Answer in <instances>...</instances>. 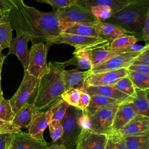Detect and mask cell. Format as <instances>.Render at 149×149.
Returning a JSON list of instances; mask_svg holds the SVG:
<instances>
[{
	"mask_svg": "<svg viewBox=\"0 0 149 149\" xmlns=\"http://www.w3.org/2000/svg\"><path fill=\"white\" fill-rule=\"evenodd\" d=\"M76 1V0H75V1Z\"/></svg>",
	"mask_w": 149,
	"mask_h": 149,
	"instance_id": "55",
	"label": "cell"
},
{
	"mask_svg": "<svg viewBox=\"0 0 149 149\" xmlns=\"http://www.w3.org/2000/svg\"><path fill=\"white\" fill-rule=\"evenodd\" d=\"M1 73H2V70L0 71V101L2 100V99H3V92L2 90V88H1Z\"/></svg>",
	"mask_w": 149,
	"mask_h": 149,
	"instance_id": "49",
	"label": "cell"
},
{
	"mask_svg": "<svg viewBox=\"0 0 149 149\" xmlns=\"http://www.w3.org/2000/svg\"><path fill=\"white\" fill-rule=\"evenodd\" d=\"M82 111L78 108L69 106L65 116L61 121L63 133L61 139L56 144H63L66 149H73L81 130L78 119Z\"/></svg>",
	"mask_w": 149,
	"mask_h": 149,
	"instance_id": "4",
	"label": "cell"
},
{
	"mask_svg": "<svg viewBox=\"0 0 149 149\" xmlns=\"http://www.w3.org/2000/svg\"><path fill=\"white\" fill-rule=\"evenodd\" d=\"M75 149H79V148H77V147H76V148H75Z\"/></svg>",
	"mask_w": 149,
	"mask_h": 149,
	"instance_id": "53",
	"label": "cell"
},
{
	"mask_svg": "<svg viewBox=\"0 0 149 149\" xmlns=\"http://www.w3.org/2000/svg\"><path fill=\"white\" fill-rule=\"evenodd\" d=\"M51 120V117L48 110L45 112H39L28 126V133L37 140L45 141L44 132Z\"/></svg>",
	"mask_w": 149,
	"mask_h": 149,
	"instance_id": "20",
	"label": "cell"
},
{
	"mask_svg": "<svg viewBox=\"0 0 149 149\" xmlns=\"http://www.w3.org/2000/svg\"><path fill=\"white\" fill-rule=\"evenodd\" d=\"M89 9L93 16L99 21L104 22L108 19L113 14L111 8L107 6H94Z\"/></svg>",
	"mask_w": 149,
	"mask_h": 149,
	"instance_id": "34",
	"label": "cell"
},
{
	"mask_svg": "<svg viewBox=\"0 0 149 149\" xmlns=\"http://www.w3.org/2000/svg\"><path fill=\"white\" fill-rule=\"evenodd\" d=\"M13 6L12 3L9 0H0V16L8 17Z\"/></svg>",
	"mask_w": 149,
	"mask_h": 149,
	"instance_id": "42",
	"label": "cell"
},
{
	"mask_svg": "<svg viewBox=\"0 0 149 149\" xmlns=\"http://www.w3.org/2000/svg\"><path fill=\"white\" fill-rule=\"evenodd\" d=\"M13 30L26 31L31 37L33 44L46 42L49 47L51 42L63 31L54 12H45L22 3L13 6L9 15Z\"/></svg>",
	"mask_w": 149,
	"mask_h": 149,
	"instance_id": "1",
	"label": "cell"
},
{
	"mask_svg": "<svg viewBox=\"0 0 149 149\" xmlns=\"http://www.w3.org/2000/svg\"><path fill=\"white\" fill-rule=\"evenodd\" d=\"M2 49L0 45V63H3V62L6 58V57L7 56V55H3L2 53Z\"/></svg>",
	"mask_w": 149,
	"mask_h": 149,
	"instance_id": "48",
	"label": "cell"
},
{
	"mask_svg": "<svg viewBox=\"0 0 149 149\" xmlns=\"http://www.w3.org/2000/svg\"><path fill=\"white\" fill-rule=\"evenodd\" d=\"M45 149H66L65 147L63 144H52L49 147H47Z\"/></svg>",
	"mask_w": 149,
	"mask_h": 149,
	"instance_id": "47",
	"label": "cell"
},
{
	"mask_svg": "<svg viewBox=\"0 0 149 149\" xmlns=\"http://www.w3.org/2000/svg\"><path fill=\"white\" fill-rule=\"evenodd\" d=\"M79 48L84 49L87 52L93 68L104 63L109 58L115 55L122 53L119 50L111 49L110 42L107 40H102Z\"/></svg>",
	"mask_w": 149,
	"mask_h": 149,
	"instance_id": "10",
	"label": "cell"
},
{
	"mask_svg": "<svg viewBox=\"0 0 149 149\" xmlns=\"http://www.w3.org/2000/svg\"><path fill=\"white\" fill-rule=\"evenodd\" d=\"M133 63L149 65V48L140 52L135 58Z\"/></svg>",
	"mask_w": 149,
	"mask_h": 149,
	"instance_id": "44",
	"label": "cell"
},
{
	"mask_svg": "<svg viewBox=\"0 0 149 149\" xmlns=\"http://www.w3.org/2000/svg\"><path fill=\"white\" fill-rule=\"evenodd\" d=\"M13 133L0 134V149H9Z\"/></svg>",
	"mask_w": 149,
	"mask_h": 149,
	"instance_id": "43",
	"label": "cell"
},
{
	"mask_svg": "<svg viewBox=\"0 0 149 149\" xmlns=\"http://www.w3.org/2000/svg\"><path fill=\"white\" fill-rule=\"evenodd\" d=\"M62 33L85 37L100 38L95 22L69 24L65 27Z\"/></svg>",
	"mask_w": 149,
	"mask_h": 149,
	"instance_id": "23",
	"label": "cell"
},
{
	"mask_svg": "<svg viewBox=\"0 0 149 149\" xmlns=\"http://www.w3.org/2000/svg\"><path fill=\"white\" fill-rule=\"evenodd\" d=\"M95 24L99 32L100 37L110 42L120 36L130 34L125 29L115 24L97 20Z\"/></svg>",
	"mask_w": 149,
	"mask_h": 149,
	"instance_id": "22",
	"label": "cell"
},
{
	"mask_svg": "<svg viewBox=\"0 0 149 149\" xmlns=\"http://www.w3.org/2000/svg\"><path fill=\"white\" fill-rule=\"evenodd\" d=\"M140 52H125L115 55L90 70L91 73H95L124 68L127 69Z\"/></svg>",
	"mask_w": 149,
	"mask_h": 149,
	"instance_id": "11",
	"label": "cell"
},
{
	"mask_svg": "<svg viewBox=\"0 0 149 149\" xmlns=\"http://www.w3.org/2000/svg\"><path fill=\"white\" fill-rule=\"evenodd\" d=\"M138 149H149V142L146 143L145 144H144Z\"/></svg>",
	"mask_w": 149,
	"mask_h": 149,
	"instance_id": "50",
	"label": "cell"
},
{
	"mask_svg": "<svg viewBox=\"0 0 149 149\" xmlns=\"http://www.w3.org/2000/svg\"><path fill=\"white\" fill-rule=\"evenodd\" d=\"M105 149H109V147H108V146H107V144H106V147H105Z\"/></svg>",
	"mask_w": 149,
	"mask_h": 149,
	"instance_id": "52",
	"label": "cell"
},
{
	"mask_svg": "<svg viewBox=\"0 0 149 149\" xmlns=\"http://www.w3.org/2000/svg\"><path fill=\"white\" fill-rule=\"evenodd\" d=\"M81 90L88 94L90 96L93 95H100L117 100L120 102L130 101L132 98L112 86H87Z\"/></svg>",
	"mask_w": 149,
	"mask_h": 149,
	"instance_id": "18",
	"label": "cell"
},
{
	"mask_svg": "<svg viewBox=\"0 0 149 149\" xmlns=\"http://www.w3.org/2000/svg\"><path fill=\"white\" fill-rule=\"evenodd\" d=\"M108 136L81 129L76 147L79 149H105Z\"/></svg>",
	"mask_w": 149,
	"mask_h": 149,
	"instance_id": "13",
	"label": "cell"
},
{
	"mask_svg": "<svg viewBox=\"0 0 149 149\" xmlns=\"http://www.w3.org/2000/svg\"><path fill=\"white\" fill-rule=\"evenodd\" d=\"M107 144L109 149H127L123 137L116 133L108 136Z\"/></svg>",
	"mask_w": 149,
	"mask_h": 149,
	"instance_id": "37",
	"label": "cell"
},
{
	"mask_svg": "<svg viewBox=\"0 0 149 149\" xmlns=\"http://www.w3.org/2000/svg\"><path fill=\"white\" fill-rule=\"evenodd\" d=\"M133 0H76L78 4L88 8L94 6H107L111 8L113 13L123 8Z\"/></svg>",
	"mask_w": 149,
	"mask_h": 149,
	"instance_id": "24",
	"label": "cell"
},
{
	"mask_svg": "<svg viewBox=\"0 0 149 149\" xmlns=\"http://www.w3.org/2000/svg\"><path fill=\"white\" fill-rule=\"evenodd\" d=\"M127 70L141 72L143 73L149 74V65L132 63L127 68Z\"/></svg>",
	"mask_w": 149,
	"mask_h": 149,
	"instance_id": "45",
	"label": "cell"
},
{
	"mask_svg": "<svg viewBox=\"0 0 149 149\" xmlns=\"http://www.w3.org/2000/svg\"><path fill=\"white\" fill-rule=\"evenodd\" d=\"M47 146L45 141L37 140L22 131L13 133L10 143L11 149H45Z\"/></svg>",
	"mask_w": 149,
	"mask_h": 149,
	"instance_id": "17",
	"label": "cell"
},
{
	"mask_svg": "<svg viewBox=\"0 0 149 149\" xmlns=\"http://www.w3.org/2000/svg\"><path fill=\"white\" fill-rule=\"evenodd\" d=\"M40 112L33 104H25L15 115L12 122L19 128L28 127L36 115Z\"/></svg>",
	"mask_w": 149,
	"mask_h": 149,
	"instance_id": "21",
	"label": "cell"
},
{
	"mask_svg": "<svg viewBox=\"0 0 149 149\" xmlns=\"http://www.w3.org/2000/svg\"><path fill=\"white\" fill-rule=\"evenodd\" d=\"M120 103V102L113 99L100 95H91L90 103L85 111L89 116H91L101 108L116 107L118 106Z\"/></svg>",
	"mask_w": 149,
	"mask_h": 149,
	"instance_id": "27",
	"label": "cell"
},
{
	"mask_svg": "<svg viewBox=\"0 0 149 149\" xmlns=\"http://www.w3.org/2000/svg\"><path fill=\"white\" fill-rule=\"evenodd\" d=\"M53 12L62 26L63 30L69 24L95 23L97 21L89 8L84 7L76 2L66 7L54 9Z\"/></svg>",
	"mask_w": 149,
	"mask_h": 149,
	"instance_id": "5",
	"label": "cell"
},
{
	"mask_svg": "<svg viewBox=\"0 0 149 149\" xmlns=\"http://www.w3.org/2000/svg\"><path fill=\"white\" fill-rule=\"evenodd\" d=\"M141 40L146 42V44H148L149 41V15L147 16L144 24L141 33Z\"/></svg>",
	"mask_w": 149,
	"mask_h": 149,
	"instance_id": "46",
	"label": "cell"
},
{
	"mask_svg": "<svg viewBox=\"0 0 149 149\" xmlns=\"http://www.w3.org/2000/svg\"><path fill=\"white\" fill-rule=\"evenodd\" d=\"M102 40H104L101 38L85 37L77 34L62 33L58 37L54 38L51 42L50 44L52 45L53 44H65L73 46L75 49H77L95 44Z\"/></svg>",
	"mask_w": 149,
	"mask_h": 149,
	"instance_id": "16",
	"label": "cell"
},
{
	"mask_svg": "<svg viewBox=\"0 0 149 149\" xmlns=\"http://www.w3.org/2000/svg\"><path fill=\"white\" fill-rule=\"evenodd\" d=\"M9 149H11V148H10H10H9Z\"/></svg>",
	"mask_w": 149,
	"mask_h": 149,
	"instance_id": "54",
	"label": "cell"
},
{
	"mask_svg": "<svg viewBox=\"0 0 149 149\" xmlns=\"http://www.w3.org/2000/svg\"><path fill=\"white\" fill-rule=\"evenodd\" d=\"M15 113L13 112L9 100L5 98L0 101V119L12 122Z\"/></svg>",
	"mask_w": 149,
	"mask_h": 149,
	"instance_id": "36",
	"label": "cell"
},
{
	"mask_svg": "<svg viewBox=\"0 0 149 149\" xmlns=\"http://www.w3.org/2000/svg\"><path fill=\"white\" fill-rule=\"evenodd\" d=\"M127 149H138L149 142V134L146 136H131L123 137Z\"/></svg>",
	"mask_w": 149,
	"mask_h": 149,
	"instance_id": "33",
	"label": "cell"
},
{
	"mask_svg": "<svg viewBox=\"0 0 149 149\" xmlns=\"http://www.w3.org/2000/svg\"><path fill=\"white\" fill-rule=\"evenodd\" d=\"M13 30L9 20V16L0 19V45L2 49L9 47L13 38Z\"/></svg>",
	"mask_w": 149,
	"mask_h": 149,
	"instance_id": "28",
	"label": "cell"
},
{
	"mask_svg": "<svg viewBox=\"0 0 149 149\" xmlns=\"http://www.w3.org/2000/svg\"><path fill=\"white\" fill-rule=\"evenodd\" d=\"M52 104V106L48 109L51 115V120H55L61 122L69 105L61 98L55 101Z\"/></svg>",
	"mask_w": 149,
	"mask_h": 149,
	"instance_id": "29",
	"label": "cell"
},
{
	"mask_svg": "<svg viewBox=\"0 0 149 149\" xmlns=\"http://www.w3.org/2000/svg\"><path fill=\"white\" fill-rule=\"evenodd\" d=\"M122 137L149 134V118L137 115L120 129L115 132Z\"/></svg>",
	"mask_w": 149,
	"mask_h": 149,
	"instance_id": "14",
	"label": "cell"
},
{
	"mask_svg": "<svg viewBox=\"0 0 149 149\" xmlns=\"http://www.w3.org/2000/svg\"><path fill=\"white\" fill-rule=\"evenodd\" d=\"M49 48L44 42L36 43L29 49V62L27 71L30 74L40 79L48 68L47 63V51Z\"/></svg>",
	"mask_w": 149,
	"mask_h": 149,
	"instance_id": "6",
	"label": "cell"
},
{
	"mask_svg": "<svg viewBox=\"0 0 149 149\" xmlns=\"http://www.w3.org/2000/svg\"><path fill=\"white\" fill-rule=\"evenodd\" d=\"M80 95V90L75 88L65 90L62 94L61 98L68 104L69 106L77 107Z\"/></svg>",
	"mask_w": 149,
	"mask_h": 149,
	"instance_id": "35",
	"label": "cell"
},
{
	"mask_svg": "<svg viewBox=\"0 0 149 149\" xmlns=\"http://www.w3.org/2000/svg\"><path fill=\"white\" fill-rule=\"evenodd\" d=\"M16 37L11 40L7 55H15L22 63L24 71H26L28 66L29 56L28 42L31 40V37L26 31H16Z\"/></svg>",
	"mask_w": 149,
	"mask_h": 149,
	"instance_id": "9",
	"label": "cell"
},
{
	"mask_svg": "<svg viewBox=\"0 0 149 149\" xmlns=\"http://www.w3.org/2000/svg\"><path fill=\"white\" fill-rule=\"evenodd\" d=\"M139 41V40L135 36L125 34L112 41L110 42V47L114 50H119L136 44Z\"/></svg>",
	"mask_w": 149,
	"mask_h": 149,
	"instance_id": "31",
	"label": "cell"
},
{
	"mask_svg": "<svg viewBox=\"0 0 149 149\" xmlns=\"http://www.w3.org/2000/svg\"><path fill=\"white\" fill-rule=\"evenodd\" d=\"M112 86L132 98L136 97V88L128 76L121 78Z\"/></svg>",
	"mask_w": 149,
	"mask_h": 149,
	"instance_id": "32",
	"label": "cell"
},
{
	"mask_svg": "<svg viewBox=\"0 0 149 149\" xmlns=\"http://www.w3.org/2000/svg\"><path fill=\"white\" fill-rule=\"evenodd\" d=\"M2 65H3V63H0V71L2 70Z\"/></svg>",
	"mask_w": 149,
	"mask_h": 149,
	"instance_id": "51",
	"label": "cell"
},
{
	"mask_svg": "<svg viewBox=\"0 0 149 149\" xmlns=\"http://www.w3.org/2000/svg\"><path fill=\"white\" fill-rule=\"evenodd\" d=\"M21 131V129L15 125L12 122L0 119V134L15 133Z\"/></svg>",
	"mask_w": 149,
	"mask_h": 149,
	"instance_id": "39",
	"label": "cell"
},
{
	"mask_svg": "<svg viewBox=\"0 0 149 149\" xmlns=\"http://www.w3.org/2000/svg\"><path fill=\"white\" fill-rule=\"evenodd\" d=\"M73 56L64 62L65 66L72 65L76 66V69H84L86 70L92 69V65L87 52L81 48L75 49L73 52Z\"/></svg>",
	"mask_w": 149,
	"mask_h": 149,
	"instance_id": "25",
	"label": "cell"
},
{
	"mask_svg": "<svg viewBox=\"0 0 149 149\" xmlns=\"http://www.w3.org/2000/svg\"><path fill=\"white\" fill-rule=\"evenodd\" d=\"M127 69L91 73L87 78L84 87L96 86H113L121 78L127 76Z\"/></svg>",
	"mask_w": 149,
	"mask_h": 149,
	"instance_id": "12",
	"label": "cell"
},
{
	"mask_svg": "<svg viewBox=\"0 0 149 149\" xmlns=\"http://www.w3.org/2000/svg\"><path fill=\"white\" fill-rule=\"evenodd\" d=\"M65 67L64 62L51 61L48 63L47 70L39 79L34 94L32 104L39 111L60 98L65 91L62 73Z\"/></svg>",
	"mask_w": 149,
	"mask_h": 149,
	"instance_id": "2",
	"label": "cell"
},
{
	"mask_svg": "<svg viewBox=\"0 0 149 149\" xmlns=\"http://www.w3.org/2000/svg\"><path fill=\"white\" fill-rule=\"evenodd\" d=\"M24 76L17 90L10 99L9 102L12 109L16 113L34 94L39 79L24 71Z\"/></svg>",
	"mask_w": 149,
	"mask_h": 149,
	"instance_id": "7",
	"label": "cell"
},
{
	"mask_svg": "<svg viewBox=\"0 0 149 149\" xmlns=\"http://www.w3.org/2000/svg\"><path fill=\"white\" fill-rule=\"evenodd\" d=\"M91 74L90 70L83 72L76 69H65L63 71L62 76L65 90L69 88L82 90L84 87L87 78Z\"/></svg>",
	"mask_w": 149,
	"mask_h": 149,
	"instance_id": "19",
	"label": "cell"
},
{
	"mask_svg": "<svg viewBox=\"0 0 149 149\" xmlns=\"http://www.w3.org/2000/svg\"><path fill=\"white\" fill-rule=\"evenodd\" d=\"M137 114L130 101L121 102L118 107L111 127V133H115L125 126Z\"/></svg>",
	"mask_w": 149,
	"mask_h": 149,
	"instance_id": "15",
	"label": "cell"
},
{
	"mask_svg": "<svg viewBox=\"0 0 149 149\" xmlns=\"http://www.w3.org/2000/svg\"><path fill=\"white\" fill-rule=\"evenodd\" d=\"M148 15L149 0H133L104 22L120 26L140 41L142 29Z\"/></svg>",
	"mask_w": 149,
	"mask_h": 149,
	"instance_id": "3",
	"label": "cell"
},
{
	"mask_svg": "<svg viewBox=\"0 0 149 149\" xmlns=\"http://www.w3.org/2000/svg\"><path fill=\"white\" fill-rule=\"evenodd\" d=\"M41 3H45L50 5L54 9H57L66 7L72 3L76 2L75 0H31Z\"/></svg>",
	"mask_w": 149,
	"mask_h": 149,
	"instance_id": "40",
	"label": "cell"
},
{
	"mask_svg": "<svg viewBox=\"0 0 149 149\" xmlns=\"http://www.w3.org/2000/svg\"><path fill=\"white\" fill-rule=\"evenodd\" d=\"M148 93L149 89L143 90L136 88V97L132 98L130 102L135 107L138 115L149 116Z\"/></svg>",
	"mask_w": 149,
	"mask_h": 149,
	"instance_id": "26",
	"label": "cell"
},
{
	"mask_svg": "<svg viewBox=\"0 0 149 149\" xmlns=\"http://www.w3.org/2000/svg\"><path fill=\"white\" fill-rule=\"evenodd\" d=\"M49 134L53 142L56 143L58 141L63 133V129L61 122L52 120L49 122L48 125Z\"/></svg>",
	"mask_w": 149,
	"mask_h": 149,
	"instance_id": "38",
	"label": "cell"
},
{
	"mask_svg": "<svg viewBox=\"0 0 149 149\" xmlns=\"http://www.w3.org/2000/svg\"><path fill=\"white\" fill-rule=\"evenodd\" d=\"M90 98L91 96L88 94L80 90V95L76 108L82 111H85L90 103Z\"/></svg>",
	"mask_w": 149,
	"mask_h": 149,
	"instance_id": "41",
	"label": "cell"
},
{
	"mask_svg": "<svg viewBox=\"0 0 149 149\" xmlns=\"http://www.w3.org/2000/svg\"><path fill=\"white\" fill-rule=\"evenodd\" d=\"M118 107L101 108L93 115L89 116L91 123L90 130L99 134L109 135Z\"/></svg>",
	"mask_w": 149,
	"mask_h": 149,
	"instance_id": "8",
	"label": "cell"
},
{
	"mask_svg": "<svg viewBox=\"0 0 149 149\" xmlns=\"http://www.w3.org/2000/svg\"><path fill=\"white\" fill-rule=\"evenodd\" d=\"M127 76L136 88L143 90L149 89V74L128 70Z\"/></svg>",
	"mask_w": 149,
	"mask_h": 149,
	"instance_id": "30",
	"label": "cell"
}]
</instances>
